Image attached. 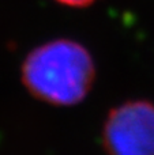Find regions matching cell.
I'll return each mask as SVG.
<instances>
[{
    "mask_svg": "<svg viewBox=\"0 0 154 155\" xmlns=\"http://www.w3.org/2000/svg\"><path fill=\"white\" fill-rule=\"evenodd\" d=\"M21 78L34 98L52 106H74L95 80V63L85 45L56 38L35 46L22 61Z\"/></svg>",
    "mask_w": 154,
    "mask_h": 155,
    "instance_id": "6da1fadb",
    "label": "cell"
},
{
    "mask_svg": "<svg viewBox=\"0 0 154 155\" xmlns=\"http://www.w3.org/2000/svg\"><path fill=\"white\" fill-rule=\"evenodd\" d=\"M55 2L71 8H85V7H89L90 4H93L95 0H55Z\"/></svg>",
    "mask_w": 154,
    "mask_h": 155,
    "instance_id": "3957f363",
    "label": "cell"
},
{
    "mask_svg": "<svg viewBox=\"0 0 154 155\" xmlns=\"http://www.w3.org/2000/svg\"><path fill=\"white\" fill-rule=\"evenodd\" d=\"M102 146L108 155H154V104L126 101L113 107L102 125Z\"/></svg>",
    "mask_w": 154,
    "mask_h": 155,
    "instance_id": "7a4b0ae2",
    "label": "cell"
}]
</instances>
